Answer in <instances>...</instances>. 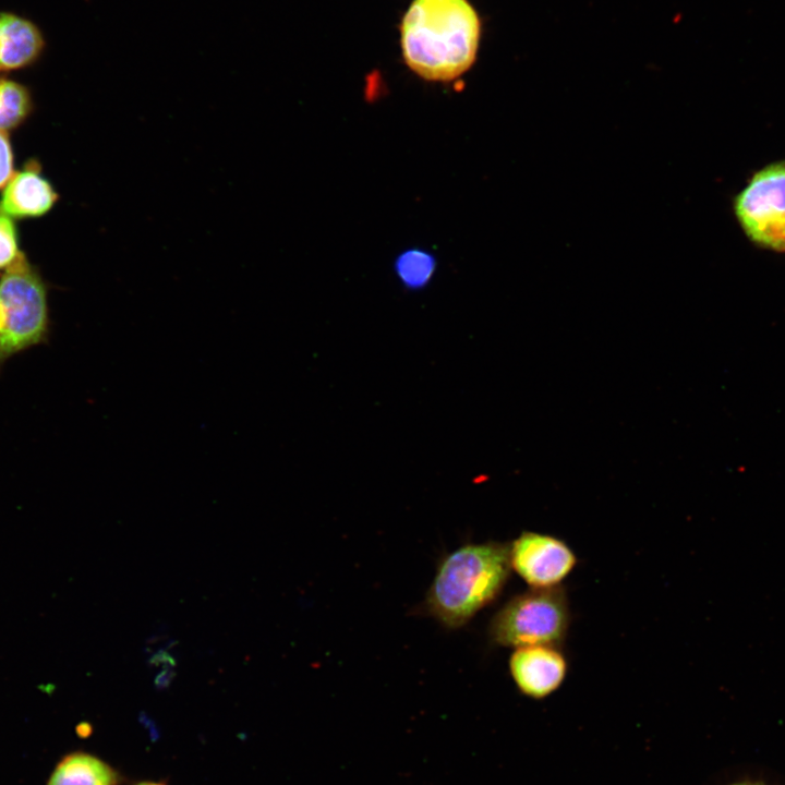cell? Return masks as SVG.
I'll return each mask as SVG.
<instances>
[{
    "instance_id": "obj_1",
    "label": "cell",
    "mask_w": 785,
    "mask_h": 785,
    "mask_svg": "<svg viewBox=\"0 0 785 785\" xmlns=\"http://www.w3.org/2000/svg\"><path fill=\"white\" fill-rule=\"evenodd\" d=\"M400 31L407 65L424 80L448 82L473 64L481 26L467 0H414Z\"/></svg>"
},
{
    "instance_id": "obj_2",
    "label": "cell",
    "mask_w": 785,
    "mask_h": 785,
    "mask_svg": "<svg viewBox=\"0 0 785 785\" xmlns=\"http://www.w3.org/2000/svg\"><path fill=\"white\" fill-rule=\"evenodd\" d=\"M510 571L509 544H466L438 566L425 609L444 626L458 628L500 594Z\"/></svg>"
},
{
    "instance_id": "obj_3",
    "label": "cell",
    "mask_w": 785,
    "mask_h": 785,
    "mask_svg": "<svg viewBox=\"0 0 785 785\" xmlns=\"http://www.w3.org/2000/svg\"><path fill=\"white\" fill-rule=\"evenodd\" d=\"M47 287L21 253L0 278V367L49 335Z\"/></svg>"
},
{
    "instance_id": "obj_4",
    "label": "cell",
    "mask_w": 785,
    "mask_h": 785,
    "mask_svg": "<svg viewBox=\"0 0 785 785\" xmlns=\"http://www.w3.org/2000/svg\"><path fill=\"white\" fill-rule=\"evenodd\" d=\"M569 625L570 608L563 588H530L496 612L488 633L500 647L560 645Z\"/></svg>"
},
{
    "instance_id": "obj_5",
    "label": "cell",
    "mask_w": 785,
    "mask_h": 785,
    "mask_svg": "<svg viewBox=\"0 0 785 785\" xmlns=\"http://www.w3.org/2000/svg\"><path fill=\"white\" fill-rule=\"evenodd\" d=\"M736 217L756 244L785 251V161L753 174L735 198Z\"/></svg>"
},
{
    "instance_id": "obj_6",
    "label": "cell",
    "mask_w": 785,
    "mask_h": 785,
    "mask_svg": "<svg viewBox=\"0 0 785 785\" xmlns=\"http://www.w3.org/2000/svg\"><path fill=\"white\" fill-rule=\"evenodd\" d=\"M509 563L515 572L530 587H559L577 565L572 548L551 534L524 531L509 543Z\"/></svg>"
},
{
    "instance_id": "obj_7",
    "label": "cell",
    "mask_w": 785,
    "mask_h": 785,
    "mask_svg": "<svg viewBox=\"0 0 785 785\" xmlns=\"http://www.w3.org/2000/svg\"><path fill=\"white\" fill-rule=\"evenodd\" d=\"M509 672L523 695L541 699L560 687L568 672V661L559 645L522 647L511 653Z\"/></svg>"
},
{
    "instance_id": "obj_8",
    "label": "cell",
    "mask_w": 785,
    "mask_h": 785,
    "mask_svg": "<svg viewBox=\"0 0 785 785\" xmlns=\"http://www.w3.org/2000/svg\"><path fill=\"white\" fill-rule=\"evenodd\" d=\"M4 186L0 214L10 218L43 216L58 200L57 192L35 165L13 174Z\"/></svg>"
},
{
    "instance_id": "obj_9",
    "label": "cell",
    "mask_w": 785,
    "mask_h": 785,
    "mask_svg": "<svg viewBox=\"0 0 785 785\" xmlns=\"http://www.w3.org/2000/svg\"><path fill=\"white\" fill-rule=\"evenodd\" d=\"M43 45L39 31L29 21L0 13V71L27 65L40 53Z\"/></svg>"
},
{
    "instance_id": "obj_10",
    "label": "cell",
    "mask_w": 785,
    "mask_h": 785,
    "mask_svg": "<svg viewBox=\"0 0 785 785\" xmlns=\"http://www.w3.org/2000/svg\"><path fill=\"white\" fill-rule=\"evenodd\" d=\"M118 774L101 759L75 751L63 757L55 766L46 785H116Z\"/></svg>"
},
{
    "instance_id": "obj_11",
    "label": "cell",
    "mask_w": 785,
    "mask_h": 785,
    "mask_svg": "<svg viewBox=\"0 0 785 785\" xmlns=\"http://www.w3.org/2000/svg\"><path fill=\"white\" fill-rule=\"evenodd\" d=\"M31 110L27 89L12 81L0 78V131L17 126Z\"/></svg>"
},
{
    "instance_id": "obj_12",
    "label": "cell",
    "mask_w": 785,
    "mask_h": 785,
    "mask_svg": "<svg viewBox=\"0 0 785 785\" xmlns=\"http://www.w3.org/2000/svg\"><path fill=\"white\" fill-rule=\"evenodd\" d=\"M435 269L434 258L421 251L406 252L396 263V271L402 283L409 289L424 287Z\"/></svg>"
},
{
    "instance_id": "obj_13",
    "label": "cell",
    "mask_w": 785,
    "mask_h": 785,
    "mask_svg": "<svg viewBox=\"0 0 785 785\" xmlns=\"http://www.w3.org/2000/svg\"><path fill=\"white\" fill-rule=\"evenodd\" d=\"M20 254L14 222L0 214V269L8 268Z\"/></svg>"
},
{
    "instance_id": "obj_14",
    "label": "cell",
    "mask_w": 785,
    "mask_h": 785,
    "mask_svg": "<svg viewBox=\"0 0 785 785\" xmlns=\"http://www.w3.org/2000/svg\"><path fill=\"white\" fill-rule=\"evenodd\" d=\"M13 176V155L10 141L4 131H0V188Z\"/></svg>"
},
{
    "instance_id": "obj_15",
    "label": "cell",
    "mask_w": 785,
    "mask_h": 785,
    "mask_svg": "<svg viewBox=\"0 0 785 785\" xmlns=\"http://www.w3.org/2000/svg\"><path fill=\"white\" fill-rule=\"evenodd\" d=\"M150 667L174 668L177 661L174 656L164 648L157 649L147 661Z\"/></svg>"
},
{
    "instance_id": "obj_16",
    "label": "cell",
    "mask_w": 785,
    "mask_h": 785,
    "mask_svg": "<svg viewBox=\"0 0 785 785\" xmlns=\"http://www.w3.org/2000/svg\"><path fill=\"white\" fill-rule=\"evenodd\" d=\"M174 668H161V671L155 677V686L158 689L168 687L174 678Z\"/></svg>"
},
{
    "instance_id": "obj_17",
    "label": "cell",
    "mask_w": 785,
    "mask_h": 785,
    "mask_svg": "<svg viewBox=\"0 0 785 785\" xmlns=\"http://www.w3.org/2000/svg\"><path fill=\"white\" fill-rule=\"evenodd\" d=\"M136 785H162V784L155 783V782H142V783H138V784H136Z\"/></svg>"
},
{
    "instance_id": "obj_18",
    "label": "cell",
    "mask_w": 785,
    "mask_h": 785,
    "mask_svg": "<svg viewBox=\"0 0 785 785\" xmlns=\"http://www.w3.org/2000/svg\"><path fill=\"white\" fill-rule=\"evenodd\" d=\"M736 785H757V784H736Z\"/></svg>"
}]
</instances>
